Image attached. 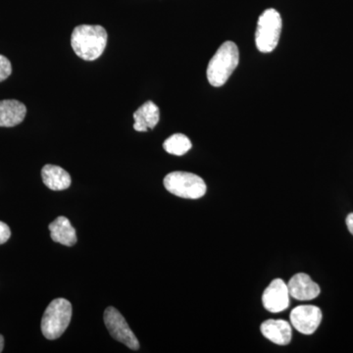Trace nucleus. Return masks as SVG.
Segmentation results:
<instances>
[{
    "label": "nucleus",
    "instance_id": "nucleus-3",
    "mask_svg": "<svg viewBox=\"0 0 353 353\" xmlns=\"http://www.w3.org/2000/svg\"><path fill=\"white\" fill-rule=\"evenodd\" d=\"M72 318V305L67 299L51 301L41 319V332L48 340L60 338L68 328Z\"/></svg>",
    "mask_w": 353,
    "mask_h": 353
},
{
    "label": "nucleus",
    "instance_id": "nucleus-9",
    "mask_svg": "<svg viewBox=\"0 0 353 353\" xmlns=\"http://www.w3.org/2000/svg\"><path fill=\"white\" fill-rule=\"evenodd\" d=\"M290 296L297 301H312L320 294V287L307 274L299 273L290 279L289 284Z\"/></svg>",
    "mask_w": 353,
    "mask_h": 353
},
{
    "label": "nucleus",
    "instance_id": "nucleus-19",
    "mask_svg": "<svg viewBox=\"0 0 353 353\" xmlns=\"http://www.w3.org/2000/svg\"><path fill=\"white\" fill-rule=\"evenodd\" d=\"M4 347V338L3 336H1L0 334V352H2V350H3Z\"/></svg>",
    "mask_w": 353,
    "mask_h": 353
},
{
    "label": "nucleus",
    "instance_id": "nucleus-5",
    "mask_svg": "<svg viewBox=\"0 0 353 353\" xmlns=\"http://www.w3.org/2000/svg\"><path fill=\"white\" fill-rule=\"evenodd\" d=\"M163 183L165 189L182 199H201L208 190L201 176L188 172H172L165 176Z\"/></svg>",
    "mask_w": 353,
    "mask_h": 353
},
{
    "label": "nucleus",
    "instance_id": "nucleus-12",
    "mask_svg": "<svg viewBox=\"0 0 353 353\" xmlns=\"http://www.w3.org/2000/svg\"><path fill=\"white\" fill-rule=\"evenodd\" d=\"M134 129L137 132H148L159 122L160 111L154 102L146 101L134 113Z\"/></svg>",
    "mask_w": 353,
    "mask_h": 353
},
{
    "label": "nucleus",
    "instance_id": "nucleus-18",
    "mask_svg": "<svg viewBox=\"0 0 353 353\" xmlns=\"http://www.w3.org/2000/svg\"><path fill=\"white\" fill-rule=\"evenodd\" d=\"M347 226L348 231L350 232V234H353V213H350V214L347 215Z\"/></svg>",
    "mask_w": 353,
    "mask_h": 353
},
{
    "label": "nucleus",
    "instance_id": "nucleus-2",
    "mask_svg": "<svg viewBox=\"0 0 353 353\" xmlns=\"http://www.w3.org/2000/svg\"><path fill=\"white\" fill-rule=\"evenodd\" d=\"M240 62V51L233 41H225L211 58L208 67V79L211 85L222 87Z\"/></svg>",
    "mask_w": 353,
    "mask_h": 353
},
{
    "label": "nucleus",
    "instance_id": "nucleus-8",
    "mask_svg": "<svg viewBox=\"0 0 353 353\" xmlns=\"http://www.w3.org/2000/svg\"><path fill=\"white\" fill-rule=\"evenodd\" d=\"M290 296L288 285L282 279H275L264 290L262 303L269 312H282L289 307Z\"/></svg>",
    "mask_w": 353,
    "mask_h": 353
},
{
    "label": "nucleus",
    "instance_id": "nucleus-17",
    "mask_svg": "<svg viewBox=\"0 0 353 353\" xmlns=\"http://www.w3.org/2000/svg\"><path fill=\"white\" fill-rule=\"evenodd\" d=\"M11 231L10 228L7 226L6 223L0 221V245H3L10 239Z\"/></svg>",
    "mask_w": 353,
    "mask_h": 353
},
{
    "label": "nucleus",
    "instance_id": "nucleus-10",
    "mask_svg": "<svg viewBox=\"0 0 353 353\" xmlns=\"http://www.w3.org/2000/svg\"><path fill=\"white\" fill-rule=\"evenodd\" d=\"M260 330L267 340L276 345H287L292 341V326L285 320H267L262 323Z\"/></svg>",
    "mask_w": 353,
    "mask_h": 353
},
{
    "label": "nucleus",
    "instance_id": "nucleus-14",
    "mask_svg": "<svg viewBox=\"0 0 353 353\" xmlns=\"http://www.w3.org/2000/svg\"><path fill=\"white\" fill-rule=\"evenodd\" d=\"M48 229L50 231L51 239L55 243H59L66 246L76 245L75 228L72 226L71 222L64 216H59L57 219L53 221Z\"/></svg>",
    "mask_w": 353,
    "mask_h": 353
},
{
    "label": "nucleus",
    "instance_id": "nucleus-7",
    "mask_svg": "<svg viewBox=\"0 0 353 353\" xmlns=\"http://www.w3.org/2000/svg\"><path fill=\"white\" fill-rule=\"evenodd\" d=\"M321 309L314 305H301L290 312V323L303 334H314L322 322Z\"/></svg>",
    "mask_w": 353,
    "mask_h": 353
},
{
    "label": "nucleus",
    "instance_id": "nucleus-15",
    "mask_svg": "<svg viewBox=\"0 0 353 353\" xmlns=\"http://www.w3.org/2000/svg\"><path fill=\"white\" fill-rule=\"evenodd\" d=\"M192 141L183 134H175L166 139L163 143L165 152L170 154L182 157L192 148Z\"/></svg>",
    "mask_w": 353,
    "mask_h": 353
},
{
    "label": "nucleus",
    "instance_id": "nucleus-16",
    "mask_svg": "<svg viewBox=\"0 0 353 353\" xmlns=\"http://www.w3.org/2000/svg\"><path fill=\"white\" fill-rule=\"evenodd\" d=\"M11 73H12L11 62L3 55H0V83L6 81Z\"/></svg>",
    "mask_w": 353,
    "mask_h": 353
},
{
    "label": "nucleus",
    "instance_id": "nucleus-6",
    "mask_svg": "<svg viewBox=\"0 0 353 353\" xmlns=\"http://www.w3.org/2000/svg\"><path fill=\"white\" fill-rule=\"evenodd\" d=\"M104 323L109 333L116 341L124 343L130 350H138L139 343L129 325L117 309L108 307L104 312Z\"/></svg>",
    "mask_w": 353,
    "mask_h": 353
},
{
    "label": "nucleus",
    "instance_id": "nucleus-4",
    "mask_svg": "<svg viewBox=\"0 0 353 353\" xmlns=\"http://www.w3.org/2000/svg\"><path fill=\"white\" fill-rule=\"evenodd\" d=\"M283 22L280 13L275 9L265 10L260 15L255 32V43L259 51L272 52L277 48L282 32Z\"/></svg>",
    "mask_w": 353,
    "mask_h": 353
},
{
    "label": "nucleus",
    "instance_id": "nucleus-11",
    "mask_svg": "<svg viewBox=\"0 0 353 353\" xmlns=\"http://www.w3.org/2000/svg\"><path fill=\"white\" fill-rule=\"evenodd\" d=\"M27 108L15 99L0 101V127H15L24 121Z\"/></svg>",
    "mask_w": 353,
    "mask_h": 353
},
{
    "label": "nucleus",
    "instance_id": "nucleus-1",
    "mask_svg": "<svg viewBox=\"0 0 353 353\" xmlns=\"http://www.w3.org/2000/svg\"><path fill=\"white\" fill-rule=\"evenodd\" d=\"M108 39V32L101 26L81 25L72 32L71 46L78 57L94 61L104 52Z\"/></svg>",
    "mask_w": 353,
    "mask_h": 353
},
{
    "label": "nucleus",
    "instance_id": "nucleus-13",
    "mask_svg": "<svg viewBox=\"0 0 353 353\" xmlns=\"http://www.w3.org/2000/svg\"><path fill=\"white\" fill-rule=\"evenodd\" d=\"M43 183L51 190H64L71 185V176L68 172L57 165L48 164L41 170Z\"/></svg>",
    "mask_w": 353,
    "mask_h": 353
}]
</instances>
